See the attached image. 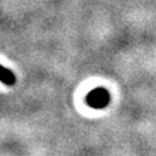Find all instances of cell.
I'll use <instances>...</instances> for the list:
<instances>
[{"mask_svg": "<svg viewBox=\"0 0 156 156\" xmlns=\"http://www.w3.org/2000/svg\"><path fill=\"white\" fill-rule=\"evenodd\" d=\"M0 83H3L6 86H12L16 83L15 74L10 69L3 66L2 64H0Z\"/></svg>", "mask_w": 156, "mask_h": 156, "instance_id": "obj_2", "label": "cell"}, {"mask_svg": "<svg viewBox=\"0 0 156 156\" xmlns=\"http://www.w3.org/2000/svg\"><path fill=\"white\" fill-rule=\"evenodd\" d=\"M111 101L109 92L103 87H96L91 90L86 96V103L96 109H101L107 107V105Z\"/></svg>", "mask_w": 156, "mask_h": 156, "instance_id": "obj_1", "label": "cell"}]
</instances>
